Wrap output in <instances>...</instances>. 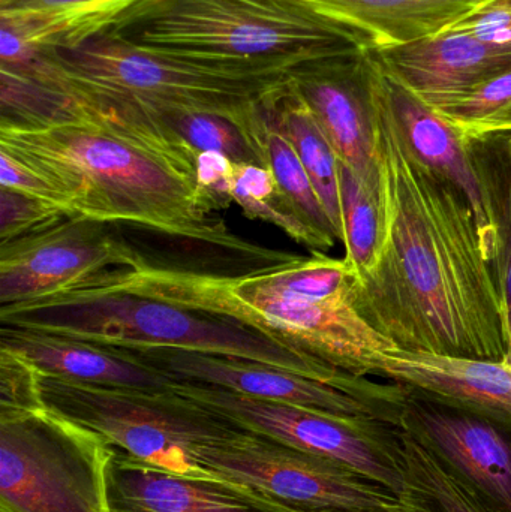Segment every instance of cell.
<instances>
[{"label":"cell","instance_id":"obj_7","mask_svg":"<svg viewBox=\"0 0 511 512\" xmlns=\"http://www.w3.org/2000/svg\"><path fill=\"white\" fill-rule=\"evenodd\" d=\"M113 445L50 409L0 418V507L11 512H111Z\"/></svg>","mask_w":511,"mask_h":512},{"label":"cell","instance_id":"obj_17","mask_svg":"<svg viewBox=\"0 0 511 512\" xmlns=\"http://www.w3.org/2000/svg\"><path fill=\"white\" fill-rule=\"evenodd\" d=\"M0 349L35 367L41 376L102 387L170 390L173 379L114 346L0 325Z\"/></svg>","mask_w":511,"mask_h":512},{"label":"cell","instance_id":"obj_28","mask_svg":"<svg viewBox=\"0 0 511 512\" xmlns=\"http://www.w3.org/2000/svg\"><path fill=\"white\" fill-rule=\"evenodd\" d=\"M146 111V110H144ZM152 114L192 152H216L240 164L263 165L245 123L203 111H168ZM264 167V165H263Z\"/></svg>","mask_w":511,"mask_h":512},{"label":"cell","instance_id":"obj_5","mask_svg":"<svg viewBox=\"0 0 511 512\" xmlns=\"http://www.w3.org/2000/svg\"><path fill=\"white\" fill-rule=\"evenodd\" d=\"M114 33L195 59L294 66L368 50L302 0H156Z\"/></svg>","mask_w":511,"mask_h":512},{"label":"cell","instance_id":"obj_35","mask_svg":"<svg viewBox=\"0 0 511 512\" xmlns=\"http://www.w3.org/2000/svg\"><path fill=\"white\" fill-rule=\"evenodd\" d=\"M0 512H11V511L5 510V508L0 507Z\"/></svg>","mask_w":511,"mask_h":512},{"label":"cell","instance_id":"obj_1","mask_svg":"<svg viewBox=\"0 0 511 512\" xmlns=\"http://www.w3.org/2000/svg\"><path fill=\"white\" fill-rule=\"evenodd\" d=\"M372 96L387 233L357 283V312L404 351L509 360L503 298L470 201L408 149L374 68Z\"/></svg>","mask_w":511,"mask_h":512},{"label":"cell","instance_id":"obj_34","mask_svg":"<svg viewBox=\"0 0 511 512\" xmlns=\"http://www.w3.org/2000/svg\"><path fill=\"white\" fill-rule=\"evenodd\" d=\"M308 512H393V511H342V510H309Z\"/></svg>","mask_w":511,"mask_h":512},{"label":"cell","instance_id":"obj_32","mask_svg":"<svg viewBox=\"0 0 511 512\" xmlns=\"http://www.w3.org/2000/svg\"><path fill=\"white\" fill-rule=\"evenodd\" d=\"M0 188L11 189L20 194L56 204L69 212L65 195L53 183L48 182L38 171L2 149H0Z\"/></svg>","mask_w":511,"mask_h":512},{"label":"cell","instance_id":"obj_30","mask_svg":"<svg viewBox=\"0 0 511 512\" xmlns=\"http://www.w3.org/2000/svg\"><path fill=\"white\" fill-rule=\"evenodd\" d=\"M47 409L32 364L0 349V418L20 417Z\"/></svg>","mask_w":511,"mask_h":512},{"label":"cell","instance_id":"obj_15","mask_svg":"<svg viewBox=\"0 0 511 512\" xmlns=\"http://www.w3.org/2000/svg\"><path fill=\"white\" fill-rule=\"evenodd\" d=\"M371 54L387 75L434 110L511 69V44H494L455 30Z\"/></svg>","mask_w":511,"mask_h":512},{"label":"cell","instance_id":"obj_6","mask_svg":"<svg viewBox=\"0 0 511 512\" xmlns=\"http://www.w3.org/2000/svg\"><path fill=\"white\" fill-rule=\"evenodd\" d=\"M54 414L98 433L117 450L177 475L221 478L198 462V448L242 432L233 421L176 391L102 387L39 375Z\"/></svg>","mask_w":511,"mask_h":512},{"label":"cell","instance_id":"obj_31","mask_svg":"<svg viewBox=\"0 0 511 512\" xmlns=\"http://www.w3.org/2000/svg\"><path fill=\"white\" fill-rule=\"evenodd\" d=\"M69 215L56 204L0 188V243L26 236Z\"/></svg>","mask_w":511,"mask_h":512},{"label":"cell","instance_id":"obj_10","mask_svg":"<svg viewBox=\"0 0 511 512\" xmlns=\"http://www.w3.org/2000/svg\"><path fill=\"white\" fill-rule=\"evenodd\" d=\"M144 256L110 224L69 215L0 243V307L78 285L102 271L135 267Z\"/></svg>","mask_w":511,"mask_h":512},{"label":"cell","instance_id":"obj_19","mask_svg":"<svg viewBox=\"0 0 511 512\" xmlns=\"http://www.w3.org/2000/svg\"><path fill=\"white\" fill-rule=\"evenodd\" d=\"M353 30L368 50L410 44L452 29L491 0H302Z\"/></svg>","mask_w":511,"mask_h":512},{"label":"cell","instance_id":"obj_2","mask_svg":"<svg viewBox=\"0 0 511 512\" xmlns=\"http://www.w3.org/2000/svg\"><path fill=\"white\" fill-rule=\"evenodd\" d=\"M80 114V120L48 128L0 125V149L53 183L72 215L144 228L266 265L293 258L234 236L182 165Z\"/></svg>","mask_w":511,"mask_h":512},{"label":"cell","instance_id":"obj_21","mask_svg":"<svg viewBox=\"0 0 511 512\" xmlns=\"http://www.w3.org/2000/svg\"><path fill=\"white\" fill-rule=\"evenodd\" d=\"M467 141L488 221V252L511 340V135Z\"/></svg>","mask_w":511,"mask_h":512},{"label":"cell","instance_id":"obj_9","mask_svg":"<svg viewBox=\"0 0 511 512\" xmlns=\"http://www.w3.org/2000/svg\"><path fill=\"white\" fill-rule=\"evenodd\" d=\"M197 457L203 468L303 510L393 511L399 502L342 463L246 430L198 448Z\"/></svg>","mask_w":511,"mask_h":512},{"label":"cell","instance_id":"obj_33","mask_svg":"<svg viewBox=\"0 0 511 512\" xmlns=\"http://www.w3.org/2000/svg\"><path fill=\"white\" fill-rule=\"evenodd\" d=\"M449 30L494 44H511V0H491Z\"/></svg>","mask_w":511,"mask_h":512},{"label":"cell","instance_id":"obj_14","mask_svg":"<svg viewBox=\"0 0 511 512\" xmlns=\"http://www.w3.org/2000/svg\"><path fill=\"white\" fill-rule=\"evenodd\" d=\"M369 376H381L416 399L479 415L511 429L509 360L392 348L372 357Z\"/></svg>","mask_w":511,"mask_h":512},{"label":"cell","instance_id":"obj_4","mask_svg":"<svg viewBox=\"0 0 511 512\" xmlns=\"http://www.w3.org/2000/svg\"><path fill=\"white\" fill-rule=\"evenodd\" d=\"M290 71L269 63L152 50L108 32L77 47H44L38 65L20 74L71 98L132 105L150 113L203 111L240 123L287 86Z\"/></svg>","mask_w":511,"mask_h":512},{"label":"cell","instance_id":"obj_24","mask_svg":"<svg viewBox=\"0 0 511 512\" xmlns=\"http://www.w3.org/2000/svg\"><path fill=\"white\" fill-rule=\"evenodd\" d=\"M342 245L357 277L374 270L387 233V201L383 176L362 177L339 161Z\"/></svg>","mask_w":511,"mask_h":512},{"label":"cell","instance_id":"obj_11","mask_svg":"<svg viewBox=\"0 0 511 512\" xmlns=\"http://www.w3.org/2000/svg\"><path fill=\"white\" fill-rule=\"evenodd\" d=\"M173 381L197 382L270 402L342 417H365L399 427L405 406L390 405L279 367L227 355L171 348H120Z\"/></svg>","mask_w":511,"mask_h":512},{"label":"cell","instance_id":"obj_13","mask_svg":"<svg viewBox=\"0 0 511 512\" xmlns=\"http://www.w3.org/2000/svg\"><path fill=\"white\" fill-rule=\"evenodd\" d=\"M399 429L428 448L497 512H511V429L408 397Z\"/></svg>","mask_w":511,"mask_h":512},{"label":"cell","instance_id":"obj_26","mask_svg":"<svg viewBox=\"0 0 511 512\" xmlns=\"http://www.w3.org/2000/svg\"><path fill=\"white\" fill-rule=\"evenodd\" d=\"M230 198L249 219L278 227L311 254H326L335 248L336 242L321 236L300 219L272 171L263 165L234 162Z\"/></svg>","mask_w":511,"mask_h":512},{"label":"cell","instance_id":"obj_18","mask_svg":"<svg viewBox=\"0 0 511 512\" xmlns=\"http://www.w3.org/2000/svg\"><path fill=\"white\" fill-rule=\"evenodd\" d=\"M374 78L408 149L423 164L464 192L488 248V221L483 209L482 191L465 138L434 108L387 75L375 60Z\"/></svg>","mask_w":511,"mask_h":512},{"label":"cell","instance_id":"obj_20","mask_svg":"<svg viewBox=\"0 0 511 512\" xmlns=\"http://www.w3.org/2000/svg\"><path fill=\"white\" fill-rule=\"evenodd\" d=\"M156 0H0V23L33 44L72 48L122 29Z\"/></svg>","mask_w":511,"mask_h":512},{"label":"cell","instance_id":"obj_36","mask_svg":"<svg viewBox=\"0 0 511 512\" xmlns=\"http://www.w3.org/2000/svg\"><path fill=\"white\" fill-rule=\"evenodd\" d=\"M509 361L511 363V340H510V358H509Z\"/></svg>","mask_w":511,"mask_h":512},{"label":"cell","instance_id":"obj_29","mask_svg":"<svg viewBox=\"0 0 511 512\" xmlns=\"http://www.w3.org/2000/svg\"><path fill=\"white\" fill-rule=\"evenodd\" d=\"M435 111L465 140L511 135V69Z\"/></svg>","mask_w":511,"mask_h":512},{"label":"cell","instance_id":"obj_25","mask_svg":"<svg viewBox=\"0 0 511 512\" xmlns=\"http://www.w3.org/2000/svg\"><path fill=\"white\" fill-rule=\"evenodd\" d=\"M266 102L258 105L243 120L255 146L260 150L264 167L272 171L276 182L281 186L282 192L300 219L326 239L339 242L335 228L318 198L305 167L290 141L273 122Z\"/></svg>","mask_w":511,"mask_h":512},{"label":"cell","instance_id":"obj_8","mask_svg":"<svg viewBox=\"0 0 511 512\" xmlns=\"http://www.w3.org/2000/svg\"><path fill=\"white\" fill-rule=\"evenodd\" d=\"M170 388L246 432L335 460L395 495L404 490L399 427L393 424L254 399L197 382L173 381Z\"/></svg>","mask_w":511,"mask_h":512},{"label":"cell","instance_id":"obj_23","mask_svg":"<svg viewBox=\"0 0 511 512\" xmlns=\"http://www.w3.org/2000/svg\"><path fill=\"white\" fill-rule=\"evenodd\" d=\"M405 487L393 512H497L428 448L399 429Z\"/></svg>","mask_w":511,"mask_h":512},{"label":"cell","instance_id":"obj_16","mask_svg":"<svg viewBox=\"0 0 511 512\" xmlns=\"http://www.w3.org/2000/svg\"><path fill=\"white\" fill-rule=\"evenodd\" d=\"M111 512H308L227 478L177 475L113 447Z\"/></svg>","mask_w":511,"mask_h":512},{"label":"cell","instance_id":"obj_22","mask_svg":"<svg viewBox=\"0 0 511 512\" xmlns=\"http://www.w3.org/2000/svg\"><path fill=\"white\" fill-rule=\"evenodd\" d=\"M267 110L279 131L296 150L318 198L342 242L341 191H339V158L324 135L311 110L290 84L266 102Z\"/></svg>","mask_w":511,"mask_h":512},{"label":"cell","instance_id":"obj_3","mask_svg":"<svg viewBox=\"0 0 511 512\" xmlns=\"http://www.w3.org/2000/svg\"><path fill=\"white\" fill-rule=\"evenodd\" d=\"M0 325L114 348L227 355L318 379L378 402L401 399L395 384L351 375L239 322L110 288L93 277L45 297L0 307Z\"/></svg>","mask_w":511,"mask_h":512},{"label":"cell","instance_id":"obj_12","mask_svg":"<svg viewBox=\"0 0 511 512\" xmlns=\"http://www.w3.org/2000/svg\"><path fill=\"white\" fill-rule=\"evenodd\" d=\"M372 68L371 51L359 50L294 66L288 77L339 161L362 177L380 174Z\"/></svg>","mask_w":511,"mask_h":512},{"label":"cell","instance_id":"obj_27","mask_svg":"<svg viewBox=\"0 0 511 512\" xmlns=\"http://www.w3.org/2000/svg\"><path fill=\"white\" fill-rule=\"evenodd\" d=\"M0 125L15 128H48L81 119L78 105L66 93L0 68Z\"/></svg>","mask_w":511,"mask_h":512}]
</instances>
